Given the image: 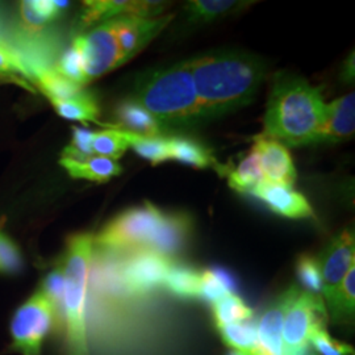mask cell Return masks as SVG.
Instances as JSON below:
<instances>
[{
  "label": "cell",
  "mask_w": 355,
  "mask_h": 355,
  "mask_svg": "<svg viewBox=\"0 0 355 355\" xmlns=\"http://www.w3.org/2000/svg\"><path fill=\"white\" fill-rule=\"evenodd\" d=\"M309 343L321 355H353L354 349L346 343L331 338L325 328L313 330L309 336Z\"/></svg>",
  "instance_id": "obj_36"
},
{
  "label": "cell",
  "mask_w": 355,
  "mask_h": 355,
  "mask_svg": "<svg viewBox=\"0 0 355 355\" xmlns=\"http://www.w3.org/2000/svg\"><path fill=\"white\" fill-rule=\"evenodd\" d=\"M164 217L165 214L150 203L129 208L116 216L94 237V245L104 253L120 255L148 250Z\"/></svg>",
  "instance_id": "obj_5"
},
{
  "label": "cell",
  "mask_w": 355,
  "mask_h": 355,
  "mask_svg": "<svg viewBox=\"0 0 355 355\" xmlns=\"http://www.w3.org/2000/svg\"><path fill=\"white\" fill-rule=\"evenodd\" d=\"M55 325H58L55 309L38 290L13 312L10 321L11 352L42 355L45 341Z\"/></svg>",
  "instance_id": "obj_6"
},
{
  "label": "cell",
  "mask_w": 355,
  "mask_h": 355,
  "mask_svg": "<svg viewBox=\"0 0 355 355\" xmlns=\"http://www.w3.org/2000/svg\"><path fill=\"white\" fill-rule=\"evenodd\" d=\"M23 267V255L19 246L0 229V274H16Z\"/></svg>",
  "instance_id": "obj_34"
},
{
  "label": "cell",
  "mask_w": 355,
  "mask_h": 355,
  "mask_svg": "<svg viewBox=\"0 0 355 355\" xmlns=\"http://www.w3.org/2000/svg\"><path fill=\"white\" fill-rule=\"evenodd\" d=\"M296 272L306 292L318 295V292L322 290V280L318 258L312 257L311 254L302 255L296 263Z\"/></svg>",
  "instance_id": "obj_33"
},
{
  "label": "cell",
  "mask_w": 355,
  "mask_h": 355,
  "mask_svg": "<svg viewBox=\"0 0 355 355\" xmlns=\"http://www.w3.org/2000/svg\"><path fill=\"white\" fill-rule=\"evenodd\" d=\"M192 229L190 216L183 214L166 215L148 250L171 258L189 241Z\"/></svg>",
  "instance_id": "obj_16"
},
{
  "label": "cell",
  "mask_w": 355,
  "mask_h": 355,
  "mask_svg": "<svg viewBox=\"0 0 355 355\" xmlns=\"http://www.w3.org/2000/svg\"><path fill=\"white\" fill-rule=\"evenodd\" d=\"M218 331L224 343L234 347L241 354L253 355L262 350L258 343L257 325H254L253 322L245 321L230 324L218 328Z\"/></svg>",
  "instance_id": "obj_26"
},
{
  "label": "cell",
  "mask_w": 355,
  "mask_h": 355,
  "mask_svg": "<svg viewBox=\"0 0 355 355\" xmlns=\"http://www.w3.org/2000/svg\"><path fill=\"white\" fill-rule=\"evenodd\" d=\"M132 101L144 107L164 129L203 121L187 61L141 76Z\"/></svg>",
  "instance_id": "obj_3"
},
{
  "label": "cell",
  "mask_w": 355,
  "mask_h": 355,
  "mask_svg": "<svg viewBox=\"0 0 355 355\" xmlns=\"http://www.w3.org/2000/svg\"><path fill=\"white\" fill-rule=\"evenodd\" d=\"M245 3L223 1V0H193L186 7L187 17L191 23H209L217 17L234 11Z\"/></svg>",
  "instance_id": "obj_30"
},
{
  "label": "cell",
  "mask_w": 355,
  "mask_h": 355,
  "mask_svg": "<svg viewBox=\"0 0 355 355\" xmlns=\"http://www.w3.org/2000/svg\"><path fill=\"white\" fill-rule=\"evenodd\" d=\"M236 282L228 271L223 268L204 270L202 271V286L200 299L211 302L212 304L225 297L227 295L234 293Z\"/></svg>",
  "instance_id": "obj_27"
},
{
  "label": "cell",
  "mask_w": 355,
  "mask_h": 355,
  "mask_svg": "<svg viewBox=\"0 0 355 355\" xmlns=\"http://www.w3.org/2000/svg\"><path fill=\"white\" fill-rule=\"evenodd\" d=\"M127 132V130H125ZM129 148H133L135 152L142 158L150 161L153 165H159L168 159L167 139L164 137H145L127 132Z\"/></svg>",
  "instance_id": "obj_31"
},
{
  "label": "cell",
  "mask_w": 355,
  "mask_h": 355,
  "mask_svg": "<svg viewBox=\"0 0 355 355\" xmlns=\"http://www.w3.org/2000/svg\"><path fill=\"white\" fill-rule=\"evenodd\" d=\"M92 137H94V132H91L89 129L74 128L71 145L64 149L62 157L73 158V159H85L87 157L94 155Z\"/></svg>",
  "instance_id": "obj_37"
},
{
  "label": "cell",
  "mask_w": 355,
  "mask_h": 355,
  "mask_svg": "<svg viewBox=\"0 0 355 355\" xmlns=\"http://www.w3.org/2000/svg\"><path fill=\"white\" fill-rule=\"evenodd\" d=\"M324 296L329 297L338 288L346 274L354 267V233L349 229L343 230L330 241L322 255L318 258Z\"/></svg>",
  "instance_id": "obj_10"
},
{
  "label": "cell",
  "mask_w": 355,
  "mask_h": 355,
  "mask_svg": "<svg viewBox=\"0 0 355 355\" xmlns=\"http://www.w3.org/2000/svg\"><path fill=\"white\" fill-rule=\"evenodd\" d=\"M168 159H175L178 162L193 166L198 168H204L209 166H216L217 162L203 144L186 137H170L167 139Z\"/></svg>",
  "instance_id": "obj_21"
},
{
  "label": "cell",
  "mask_w": 355,
  "mask_h": 355,
  "mask_svg": "<svg viewBox=\"0 0 355 355\" xmlns=\"http://www.w3.org/2000/svg\"><path fill=\"white\" fill-rule=\"evenodd\" d=\"M87 83L124 64L116 37L114 19L78 36Z\"/></svg>",
  "instance_id": "obj_9"
},
{
  "label": "cell",
  "mask_w": 355,
  "mask_h": 355,
  "mask_svg": "<svg viewBox=\"0 0 355 355\" xmlns=\"http://www.w3.org/2000/svg\"><path fill=\"white\" fill-rule=\"evenodd\" d=\"M214 318L217 328H221L249 321L253 318V311L236 293H230L214 303Z\"/></svg>",
  "instance_id": "obj_28"
},
{
  "label": "cell",
  "mask_w": 355,
  "mask_h": 355,
  "mask_svg": "<svg viewBox=\"0 0 355 355\" xmlns=\"http://www.w3.org/2000/svg\"><path fill=\"white\" fill-rule=\"evenodd\" d=\"M224 174L228 177L229 186L242 193H250L259 183L265 180L258 155L254 149L242 159L236 168L224 171Z\"/></svg>",
  "instance_id": "obj_24"
},
{
  "label": "cell",
  "mask_w": 355,
  "mask_h": 355,
  "mask_svg": "<svg viewBox=\"0 0 355 355\" xmlns=\"http://www.w3.org/2000/svg\"><path fill=\"white\" fill-rule=\"evenodd\" d=\"M187 62L203 121L249 104L266 74L261 60L242 51H212Z\"/></svg>",
  "instance_id": "obj_1"
},
{
  "label": "cell",
  "mask_w": 355,
  "mask_h": 355,
  "mask_svg": "<svg viewBox=\"0 0 355 355\" xmlns=\"http://www.w3.org/2000/svg\"><path fill=\"white\" fill-rule=\"evenodd\" d=\"M343 76L346 80H353V78H354V55H352V58L347 61L346 67L343 70Z\"/></svg>",
  "instance_id": "obj_38"
},
{
  "label": "cell",
  "mask_w": 355,
  "mask_h": 355,
  "mask_svg": "<svg viewBox=\"0 0 355 355\" xmlns=\"http://www.w3.org/2000/svg\"><path fill=\"white\" fill-rule=\"evenodd\" d=\"M54 70L60 76H64L67 80L76 83L78 86L83 87L85 85H87L78 38H74L71 46L64 51L62 57L57 61V64H54Z\"/></svg>",
  "instance_id": "obj_32"
},
{
  "label": "cell",
  "mask_w": 355,
  "mask_h": 355,
  "mask_svg": "<svg viewBox=\"0 0 355 355\" xmlns=\"http://www.w3.org/2000/svg\"><path fill=\"white\" fill-rule=\"evenodd\" d=\"M171 263V258L145 249L120 255L121 278L129 295L148 296L164 286Z\"/></svg>",
  "instance_id": "obj_8"
},
{
  "label": "cell",
  "mask_w": 355,
  "mask_h": 355,
  "mask_svg": "<svg viewBox=\"0 0 355 355\" xmlns=\"http://www.w3.org/2000/svg\"><path fill=\"white\" fill-rule=\"evenodd\" d=\"M61 166L76 179H87L91 182H108L111 178L121 174L123 167L114 159L101 155H91L85 159H73L62 157Z\"/></svg>",
  "instance_id": "obj_17"
},
{
  "label": "cell",
  "mask_w": 355,
  "mask_h": 355,
  "mask_svg": "<svg viewBox=\"0 0 355 355\" xmlns=\"http://www.w3.org/2000/svg\"><path fill=\"white\" fill-rule=\"evenodd\" d=\"M328 315L321 297L295 286L291 302L283 321L284 355H309V336L327 328Z\"/></svg>",
  "instance_id": "obj_7"
},
{
  "label": "cell",
  "mask_w": 355,
  "mask_h": 355,
  "mask_svg": "<svg viewBox=\"0 0 355 355\" xmlns=\"http://www.w3.org/2000/svg\"><path fill=\"white\" fill-rule=\"evenodd\" d=\"M129 148L127 132L119 128L95 132L92 137V152L101 157L117 161Z\"/></svg>",
  "instance_id": "obj_29"
},
{
  "label": "cell",
  "mask_w": 355,
  "mask_h": 355,
  "mask_svg": "<svg viewBox=\"0 0 355 355\" xmlns=\"http://www.w3.org/2000/svg\"><path fill=\"white\" fill-rule=\"evenodd\" d=\"M355 95L350 92L327 104V120L318 144H334L349 140L354 136Z\"/></svg>",
  "instance_id": "obj_15"
},
{
  "label": "cell",
  "mask_w": 355,
  "mask_h": 355,
  "mask_svg": "<svg viewBox=\"0 0 355 355\" xmlns=\"http://www.w3.org/2000/svg\"><path fill=\"white\" fill-rule=\"evenodd\" d=\"M267 183L291 187L296 180V170L286 145L272 139L258 136L253 146Z\"/></svg>",
  "instance_id": "obj_12"
},
{
  "label": "cell",
  "mask_w": 355,
  "mask_h": 355,
  "mask_svg": "<svg viewBox=\"0 0 355 355\" xmlns=\"http://www.w3.org/2000/svg\"><path fill=\"white\" fill-rule=\"evenodd\" d=\"M40 291L48 297V300L54 306L58 322H60V313L62 308L64 293V277L62 267H55L46 275V278L42 282V287Z\"/></svg>",
  "instance_id": "obj_35"
},
{
  "label": "cell",
  "mask_w": 355,
  "mask_h": 355,
  "mask_svg": "<svg viewBox=\"0 0 355 355\" xmlns=\"http://www.w3.org/2000/svg\"><path fill=\"white\" fill-rule=\"evenodd\" d=\"M116 128L135 135L145 137H161V133L165 130L152 114L132 99L121 103L116 111Z\"/></svg>",
  "instance_id": "obj_18"
},
{
  "label": "cell",
  "mask_w": 355,
  "mask_h": 355,
  "mask_svg": "<svg viewBox=\"0 0 355 355\" xmlns=\"http://www.w3.org/2000/svg\"><path fill=\"white\" fill-rule=\"evenodd\" d=\"M94 248L91 234L82 233L70 237L61 265L64 293L58 325L64 329L66 355H89L87 292Z\"/></svg>",
  "instance_id": "obj_4"
},
{
  "label": "cell",
  "mask_w": 355,
  "mask_h": 355,
  "mask_svg": "<svg viewBox=\"0 0 355 355\" xmlns=\"http://www.w3.org/2000/svg\"><path fill=\"white\" fill-rule=\"evenodd\" d=\"M31 76L33 86L40 89L51 102L69 99L85 91L82 86H78L60 76L54 70V66H41L32 69Z\"/></svg>",
  "instance_id": "obj_19"
},
{
  "label": "cell",
  "mask_w": 355,
  "mask_h": 355,
  "mask_svg": "<svg viewBox=\"0 0 355 355\" xmlns=\"http://www.w3.org/2000/svg\"><path fill=\"white\" fill-rule=\"evenodd\" d=\"M327 104L318 87L302 78L279 76L271 89L262 137L290 146L318 144Z\"/></svg>",
  "instance_id": "obj_2"
},
{
  "label": "cell",
  "mask_w": 355,
  "mask_h": 355,
  "mask_svg": "<svg viewBox=\"0 0 355 355\" xmlns=\"http://www.w3.org/2000/svg\"><path fill=\"white\" fill-rule=\"evenodd\" d=\"M250 195L262 200L272 212L288 218H304L313 216L308 200L300 192L292 190L291 187L272 184L263 180L250 192Z\"/></svg>",
  "instance_id": "obj_14"
},
{
  "label": "cell",
  "mask_w": 355,
  "mask_h": 355,
  "mask_svg": "<svg viewBox=\"0 0 355 355\" xmlns=\"http://www.w3.org/2000/svg\"><path fill=\"white\" fill-rule=\"evenodd\" d=\"M330 316L336 324H350L354 318L355 267L350 268L338 288L327 297Z\"/></svg>",
  "instance_id": "obj_22"
},
{
  "label": "cell",
  "mask_w": 355,
  "mask_h": 355,
  "mask_svg": "<svg viewBox=\"0 0 355 355\" xmlns=\"http://www.w3.org/2000/svg\"><path fill=\"white\" fill-rule=\"evenodd\" d=\"M0 83H15L28 91H36L20 54L8 45H0Z\"/></svg>",
  "instance_id": "obj_25"
},
{
  "label": "cell",
  "mask_w": 355,
  "mask_h": 355,
  "mask_svg": "<svg viewBox=\"0 0 355 355\" xmlns=\"http://www.w3.org/2000/svg\"><path fill=\"white\" fill-rule=\"evenodd\" d=\"M200 286L202 271L173 261L164 282L167 291L184 300L200 299Z\"/></svg>",
  "instance_id": "obj_20"
},
{
  "label": "cell",
  "mask_w": 355,
  "mask_h": 355,
  "mask_svg": "<svg viewBox=\"0 0 355 355\" xmlns=\"http://www.w3.org/2000/svg\"><path fill=\"white\" fill-rule=\"evenodd\" d=\"M173 16H159L154 19L123 16L114 19L116 37L123 61L127 62L142 51L170 21Z\"/></svg>",
  "instance_id": "obj_11"
},
{
  "label": "cell",
  "mask_w": 355,
  "mask_h": 355,
  "mask_svg": "<svg viewBox=\"0 0 355 355\" xmlns=\"http://www.w3.org/2000/svg\"><path fill=\"white\" fill-rule=\"evenodd\" d=\"M55 112L66 120L74 121H91L96 124H102L99 121V107L94 95L87 91H83L73 98L64 101H53L51 102Z\"/></svg>",
  "instance_id": "obj_23"
},
{
  "label": "cell",
  "mask_w": 355,
  "mask_h": 355,
  "mask_svg": "<svg viewBox=\"0 0 355 355\" xmlns=\"http://www.w3.org/2000/svg\"><path fill=\"white\" fill-rule=\"evenodd\" d=\"M295 286L279 295L267 306L262 316L258 320L257 336L259 347L266 355H284L283 349V321L287 308L291 302Z\"/></svg>",
  "instance_id": "obj_13"
}]
</instances>
